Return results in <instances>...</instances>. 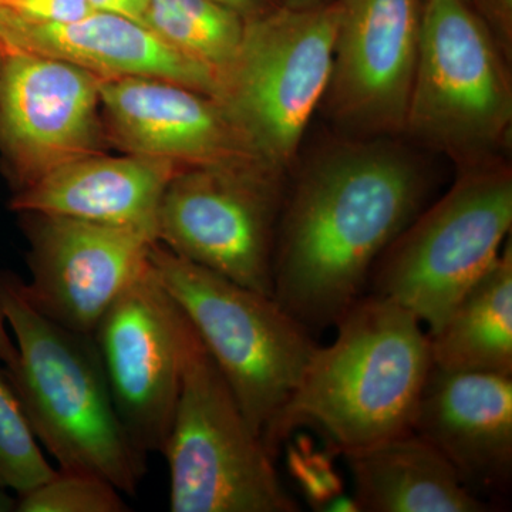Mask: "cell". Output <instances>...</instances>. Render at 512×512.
I'll list each match as a JSON object with an SVG mask.
<instances>
[{"label":"cell","instance_id":"cell-1","mask_svg":"<svg viewBox=\"0 0 512 512\" xmlns=\"http://www.w3.org/2000/svg\"><path fill=\"white\" fill-rule=\"evenodd\" d=\"M431 174L399 137L339 136L286 184L274 299L306 329L335 326L377 259L427 207Z\"/></svg>","mask_w":512,"mask_h":512},{"label":"cell","instance_id":"cell-2","mask_svg":"<svg viewBox=\"0 0 512 512\" xmlns=\"http://www.w3.org/2000/svg\"><path fill=\"white\" fill-rule=\"evenodd\" d=\"M335 326L338 336L316 348L262 437L275 458L302 426L322 431L342 454L412 431L433 367L430 336L420 320L392 299L366 292Z\"/></svg>","mask_w":512,"mask_h":512},{"label":"cell","instance_id":"cell-3","mask_svg":"<svg viewBox=\"0 0 512 512\" xmlns=\"http://www.w3.org/2000/svg\"><path fill=\"white\" fill-rule=\"evenodd\" d=\"M22 279L0 274V299L18 360L5 367L36 439L60 470L94 474L136 495L147 456L128 437L93 335L63 328L33 308Z\"/></svg>","mask_w":512,"mask_h":512},{"label":"cell","instance_id":"cell-4","mask_svg":"<svg viewBox=\"0 0 512 512\" xmlns=\"http://www.w3.org/2000/svg\"><path fill=\"white\" fill-rule=\"evenodd\" d=\"M510 66L467 0H423L403 137L450 158L457 170L507 158Z\"/></svg>","mask_w":512,"mask_h":512},{"label":"cell","instance_id":"cell-5","mask_svg":"<svg viewBox=\"0 0 512 512\" xmlns=\"http://www.w3.org/2000/svg\"><path fill=\"white\" fill-rule=\"evenodd\" d=\"M161 454L170 474V511H301L188 319L180 396Z\"/></svg>","mask_w":512,"mask_h":512},{"label":"cell","instance_id":"cell-6","mask_svg":"<svg viewBox=\"0 0 512 512\" xmlns=\"http://www.w3.org/2000/svg\"><path fill=\"white\" fill-rule=\"evenodd\" d=\"M151 265L180 306L237 397L252 429L264 437L318 343L272 296L154 244Z\"/></svg>","mask_w":512,"mask_h":512},{"label":"cell","instance_id":"cell-7","mask_svg":"<svg viewBox=\"0 0 512 512\" xmlns=\"http://www.w3.org/2000/svg\"><path fill=\"white\" fill-rule=\"evenodd\" d=\"M450 190L424 208L377 259L367 292L392 299L433 335L484 272L512 227L507 158L457 170Z\"/></svg>","mask_w":512,"mask_h":512},{"label":"cell","instance_id":"cell-8","mask_svg":"<svg viewBox=\"0 0 512 512\" xmlns=\"http://www.w3.org/2000/svg\"><path fill=\"white\" fill-rule=\"evenodd\" d=\"M340 0L316 9L275 6L247 19L215 99L269 163L289 171L328 87Z\"/></svg>","mask_w":512,"mask_h":512},{"label":"cell","instance_id":"cell-9","mask_svg":"<svg viewBox=\"0 0 512 512\" xmlns=\"http://www.w3.org/2000/svg\"><path fill=\"white\" fill-rule=\"evenodd\" d=\"M289 171L266 160L181 168L165 188L157 242L274 298V255Z\"/></svg>","mask_w":512,"mask_h":512},{"label":"cell","instance_id":"cell-10","mask_svg":"<svg viewBox=\"0 0 512 512\" xmlns=\"http://www.w3.org/2000/svg\"><path fill=\"white\" fill-rule=\"evenodd\" d=\"M185 315L153 265L104 313L94 330L114 406L141 453H161L183 375Z\"/></svg>","mask_w":512,"mask_h":512},{"label":"cell","instance_id":"cell-11","mask_svg":"<svg viewBox=\"0 0 512 512\" xmlns=\"http://www.w3.org/2000/svg\"><path fill=\"white\" fill-rule=\"evenodd\" d=\"M423 0H340L332 69L320 109L339 136L404 134Z\"/></svg>","mask_w":512,"mask_h":512},{"label":"cell","instance_id":"cell-12","mask_svg":"<svg viewBox=\"0 0 512 512\" xmlns=\"http://www.w3.org/2000/svg\"><path fill=\"white\" fill-rule=\"evenodd\" d=\"M5 46L0 69V156L13 190L56 167L101 153L100 77L64 60Z\"/></svg>","mask_w":512,"mask_h":512},{"label":"cell","instance_id":"cell-13","mask_svg":"<svg viewBox=\"0 0 512 512\" xmlns=\"http://www.w3.org/2000/svg\"><path fill=\"white\" fill-rule=\"evenodd\" d=\"M18 214L30 244L23 295L57 325L93 335L104 313L150 266L157 239L134 228Z\"/></svg>","mask_w":512,"mask_h":512},{"label":"cell","instance_id":"cell-14","mask_svg":"<svg viewBox=\"0 0 512 512\" xmlns=\"http://www.w3.org/2000/svg\"><path fill=\"white\" fill-rule=\"evenodd\" d=\"M104 131L127 154L210 167L265 160L224 106L158 77L100 79Z\"/></svg>","mask_w":512,"mask_h":512},{"label":"cell","instance_id":"cell-15","mask_svg":"<svg viewBox=\"0 0 512 512\" xmlns=\"http://www.w3.org/2000/svg\"><path fill=\"white\" fill-rule=\"evenodd\" d=\"M412 431L437 448L471 493L494 504L512 484V375L433 365Z\"/></svg>","mask_w":512,"mask_h":512},{"label":"cell","instance_id":"cell-16","mask_svg":"<svg viewBox=\"0 0 512 512\" xmlns=\"http://www.w3.org/2000/svg\"><path fill=\"white\" fill-rule=\"evenodd\" d=\"M0 40L82 67L100 79L158 77L215 99L218 76L168 46L143 23L94 10L69 23L32 25L0 18Z\"/></svg>","mask_w":512,"mask_h":512},{"label":"cell","instance_id":"cell-17","mask_svg":"<svg viewBox=\"0 0 512 512\" xmlns=\"http://www.w3.org/2000/svg\"><path fill=\"white\" fill-rule=\"evenodd\" d=\"M180 170L170 161L136 154H90L59 165L16 191L10 208L134 228L157 239L161 200Z\"/></svg>","mask_w":512,"mask_h":512},{"label":"cell","instance_id":"cell-18","mask_svg":"<svg viewBox=\"0 0 512 512\" xmlns=\"http://www.w3.org/2000/svg\"><path fill=\"white\" fill-rule=\"evenodd\" d=\"M360 512H487L447 458L414 431L343 453Z\"/></svg>","mask_w":512,"mask_h":512},{"label":"cell","instance_id":"cell-19","mask_svg":"<svg viewBox=\"0 0 512 512\" xmlns=\"http://www.w3.org/2000/svg\"><path fill=\"white\" fill-rule=\"evenodd\" d=\"M430 336L433 365L448 372L512 375V245Z\"/></svg>","mask_w":512,"mask_h":512},{"label":"cell","instance_id":"cell-20","mask_svg":"<svg viewBox=\"0 0 512 512\" xmlns=\"http://www.w3.org/2000/svg\"><path fill=\"white\" fill-rule=\"evenodd\" d=\"M247 18L218 0H148L143 25L168 46L221 72L234 59Z\"/></svg>","mask_w":512,"mask_h":512},{"label":"cell","instance_id":"cell-21","mask_svg":"<svg viewBox=\"0 0 512 512\" xmlns=\"http://www.w3.org/2000/svg\"><path fill=\"white\" fill-rule=\"evenodd\" d=\"M6 370L0 367V484L20 495L55 476Z\"/></svg>","mask_w":512,"mask_h":512},{"label":"cell","instance_id":"cell-22","mask_svg":"<svg viewBox=\"0 0 512 512\" xmlns=\"http://www.w3.org/2000/svg\"><path fill=\"white\" fill-rule=\"evenodd\" d=\"M128 505L109 481L79 471L55 476L20 495L18 512H126Z\"/></svg>","mask_w":512,"mask_h":512},{"label":"cell","instance_id":"cell-23","mask_svg":"<svg viewBox=\"0 0 512 512\" xmlns=\"http://www.w3.org/2000/svg\"><path fill=\"white\" fill-rule=\"evenodd\" d=\"M94 12L87 0H0V18L32 25H57Z\"/></svg>","mask_w":512,"mask_h":512},{"label":"cell","instance_id":"cell-24","mask_svg":"<svg viewBox=\"0 0 512 512\" xmlns=\"http://www.w3.org/2000/svg\"><path fill=\"white\" fill-rule=\"evenodd\" d=\"M512 62V0H467Z\"/></svg>","mask_w":512,"mask_h":512},{"label":"cell","instance_id":"cell-25","mask_svg":"<svg viewBox=\"0 0 512 512\" xmlns=\"http://www.w3.org/2000/svg\"><path fill=\"white\" fill-rule=\"evenodd\" d=\"M94 10L114 13L143 23L148 0H87Z\"/></svg>","mask_w":512,"mask_h":512},{"label":"cell","instance_id":"cell-26","mask_svg":"<svg viewBox=\"0 0 512 512\" xmlns=\"http://www.w3.org/2000/svg\"><path fill=\"white\" fill-rule=\"evenodd\" d=\"M16 360H18V349L10 338L8 320H6L2 299H0V362L5 363V367H10L15 365Z\"/></svg>","mask_w":512,"mask_h":512},{"label":"cell","instance_id":"cell-27","mask_svg":"<svg viewBox=\"0 0 512 512\" xmlns=\"http://www.w3.org/2000/svg\"><path fill=\"white\" fill-rule=\"evenodd\" d=\"M218 2L237 10L247 19L254 18V16L261 15V13L268 12V10L278 6L274 0H218Z\"/></svg>","mask_w":512,"mask_h":512},{"label":"cell","instance_id":"cell-28","mask_svg":"<svg viewBox=\"0 0 512 512\" xmlns=\"http://www.w3.org/2000/svg\"><path fill=\"white\" fill-rule=\"evenodd\" d=\"M276 5L288 9H316L323 6L333 5L339 0H274Z\"/></svg>","mask_w":512,"mask_h":512},{"label":"cell","instance_id":"cell-29","mask_svg":"<svg viewBox=\"0 0 512 512\" xmlns=\"http://www.w3.org/2000/svg\"><path fill=\"white\" fill-rule=\"evenodd\" d=\"M19 497L8 493V488L0 484V512L18 511Z\"/></svg>","mask_w":512,"mask_h":512},{"label":"cell","instance_id":"cell-30","mask_svg":"<svg viewBox=\"0 0 512 512\" xmlns=\"http://www.w3.org/2000/svg\"><path fill=\"white\" fill-rule=\"evenodd\" d=\"M3 53H5V46H3V42L0 40V69H2Z\"/></svg>","mask_w":512,"mask_h":512}]
</instances>
